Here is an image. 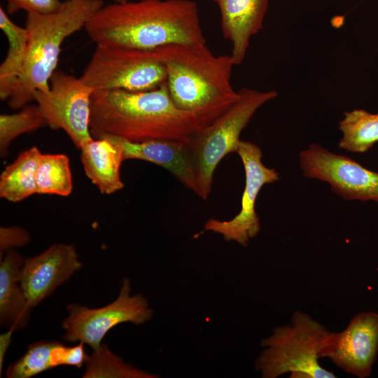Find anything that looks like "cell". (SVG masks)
I'll use <instances>...</instances> for the list:
<instances>
[{"label":"cell","mask_w":378,"mask_h":378,"mask_svg":"<svg viewBox=\"0 0 378 378\" xmlns=\"http://www.w3.org/2000/svg\"><path fill=\"white\" fill-rule=\"evenodd\" d=\"M96 44L155 50L204 43L198 7L192 0H139L104 6L84 27Z\"/></svg>","instance_id":"cell-1"},{"label":"cell","mask_w":378,"mask_h":378,"mask_svg":"<svg viewBox=\"0 0 378 378\" xmlns=\"http://www.w3.org/2000/svg\"><path fill=\"white\" fill-rule=\"evenodd\" d=\"M201 128L193 114L175 105L166 82L150 90H97L92 94L90 129L94 139L188 142Z\"/></svg>","instance_id":"cell-2"},{"label":"cell","mask_w":378,"mask_h":378,"mask_svg":"<svg viewBox=\"0 0 378 378\" xmlns=\"http://www.w3.org/2000/svg\"><path fill=\"white\" fill-rule=\"evenodd\" d=\"M163 62L175 105L193 114L202 127L224 113L238 99L231 84L230 55H215L204 43H176L155 49Z\"/></svg>","instance_id":"cell-3"},{"label":"cell","mask_w":378,"mask_h":378,"mask_svg":"<svg viewBox=\"0 0 378 378\" xmlns=\"http://www.w3.org/2000/svg\"><path fill=\"white\" fill-rule=\"evenodd\" d=\"M104 6L102 0H66L51 13H27L28 43L25 62L18 84L8 99L12 109L34 101L36 91L47 92L57 70L61 46L68 36L84 28Z\"/></svg>","instance_id":"cell-4"},{"label":"cell","mask_w":378,"mask_h":378,"mask_svg":"<svg viewBox=\"0 0 378 378\" xmlns=\"http://www.w3.org/2000/svg\"><path fill=\"white\" fill-rule=\"evenodd\" d=\"M329 333L308 314L296 311L289 324L276 327L262 340L263 350L255 359V368L263 378L286 373L290 378H335L318 362V351Z\"/></svg>","instance_id":"cell-5"},{"label":"cell","mask_w":378,"mask_h":378,"mask_svg":"<svg viewBox=\"0 0 378 378\" xmlns=\"http://www.w3.org/2000/svg\"><path fill=\"white\" fill-rule=\"evenodd\" d=\"M237 100L209 125L201 128L187 142L194 169L197 195L206 200L212 190L214 173L219 162L236 153L241 132L255 113L274 99V90L261 92L241 88Z\"/></svg>","instance_id":"cell-6"},{"label":"cell","mask_w":378,"mask_h":378,"mask_svg":"<svg viewBox=\"0 0 378 378\" xmlns=\"http://www.w3.org/2000/svg\"><path fill=\"white\" fill-rule=\"evenodd\" d=\"M80 78L94 91H146L166 82L167 74L155 50L96 45Z\"/></svg>","instance_id":"cell-7"},{"label":"cell","mask_w":378,"mask_h":378,"mask_svg":"<svg viewBox=\"0 0 378 378\" xmlns=\"http://www.w3.org/2000/svg\"><path fill=\"white\" fill-rule=\"evenodd\" d=\"M130 280L125 278L117 299L103 307L90 309L76 303L68 304L69 315L62 323L66 330L63 340L83 342L96 350L113 327L125 322L142 325L150 320L153 309L146 298L140 293L130 295Z\"/></svg>","instance_id":"cell-8"},{"label":"cell","mask_w":378,"mask_h":378,"mask_svg":"<svg viewBox=\"0 0 378 378\" xmlns=\"http://www.w3.org/2000/svg\"><path fill=\"white\" fill-rule=\"evenodd\" d=\"M94 90L80 78L56 70L47 92L36 91L34 101L52 130H64L78 148L91 140L90 103Z\"/></svg>","instance_id":"cell-9"},{"label":"cell","mask_w":378,"mask_h":378,"mask_svg":"<svg viewBox=\"0 0 378 378\" xmlns=\"http://www.w3.org/2000/svg\"><path fill=\"white\" fill-rule=\"evenodd\" d=\"M299 157L305 177L328 183L344 200L378 202V172L316 144L301 150Z\"/></svg>","instance_id":"cell-10"},{"label":"cell","mask_w":378,"mask_h":378,"mask_svg":"<svg viewBox=\"0 0 378 378\" xmlns=\"http://www.w3.org/2000/svg\"><path fill=\"white\" fill-rule=\"evenodd\" d=\"M244 165L246 183L241 197L240 211L229 220L210 218L204 225V231L223 235L227 241H235L242 246L260 230V219L255 211V202L262 186L279 179L274 168L267 167L262 162V151L256 144L240 140L236 152Z\"/></svg>","instance_id":"cell-11"},{"label":"cell","mask_w":378,"mask_h":378,"mask_svg":"<svg viewBox=\"0 0 378 378\" xmlns=\"http://www.w3.org/2000/svg\"><path fill=\"white\" fill-rule=\"evenodd\" d=\"M378 355V314L363 312L356 314L340 332L325 338L318 357L328 358L348 374L358 378L371 376Z\"/></svg>","instance_id":"cell-12"},{"label":"cell","mask_w":378,"mask_h":378,"mask_svg":"<svg viewBox=\"0 0 378 378\" xmlns=\"http://www.w3.org/2000/svg\"><path fill=\"white\" fill-rule=\"evenodd\" d=\"M82 267L72 244H53L38 255L24 258L19 280L30 307L38 304Z\"/></svg>","instance_id":"cell-13"},{"label":"cell","mask_w":378,"mask_h":378,"mask_svg":"<svg viewBox=\"0 0 378 378\" xmlns=\"http://www.w3.org/2000/svg\"><path fill=\"white\" fill-rule=\"evenodd\" d=\"M220 10L223 37L232 46L234 65L245 58L251 38L262 28L269 0H209Z\"/></svg>","instance_id":"cell-14"},{"label":"cell","mask_w":378,"mask_h":378,"mask_svg":"<svg viewBox=\"0 0 378 378\" xmlns=\"http://www.w3.org/2000/svg\"><path fill=\"white\" fill-rule=\"evenodd\" d=\"M116 138L122 147L124 160L137 159L159 165L185 187L197 193L195 176L187 142L174 140L131 142Z\"/></svg>","instance_id":"cell-15"},{"label":"cell","mask_w":378,"mask_h":378,"mask_svg":"<svg viewBox=\"0 0 378 378\" xmlns=\"http://www.w3.org/2000/svg\"><path fill=\"white\" fill-rule=\"evenodd\" d=\"M80 150L85 173L101 193L111 195L124 187L120 175L122 149L115 136L92 138Z\"/></svg>","instance_id":"cell-16"},{"label":"cell","mask_w":378,"mask_h":378,"mask_svg":"<svg viewBox=\"0 0 378 378\" xmlns=\"http://www.w3.org/2000/svg\"><path fill=\"white\" fill-rule=\"evenodd\" d=\"M84 343L67 346L57 341H38L31 344L26 352L6 371L8 378H29L59 365L80 368L85 363Z\"/></svg>","instance_id":"cell-17"},{"label":"cell","mask_w":378,"mask_h":378,"mask_svg":"<svg viewBox=\"0 0 378 378\" xmlns=\"http://www.w3.org/2000/svg\"><path fill=\"white\" fill-rule=\"evenodd\" d=\"M24 259L10 249L0 261V323L13 331L27 326L32 309L19 280Z\"/></svg>","instance_id":"cell-18"},{"label":"cell","mask_w":378,"mask_h":378,"mask_svg":"<svg viewBox=\"0 0 378 378\" xmlns=\"http://www.w3.org/2000/svg\"><path fill=\"white\" fill-rule=\"evenodd\" d=\"M0 28L6 35L8 47L0 65V98L8 99L13 94L22 74L27 49V29L15 24L0 7Z\"/></svg>","instance_id":"cell-19"},{"label":"cell","mask_w":378,"mask_h":378,"mask_svg":"<svg viewBox=\"0 0 378 378\" xmlns=\"http://www.w3.org/2000/svg\"><path fill=\"white\" fill-rule=\"evenodd\" d=\"M41 153L36 146L21 152L0 176V197L17 202L37 194L36 174Z\"/></svg>","instance_id":"cell-20"},{"label":"cell","mask_w":378,"mask_h":378,"mask_svg":"<svg viewBox=\"0 0 378 378\" xmlns=\"http://www.w3.org/2000/svg\"><path fill=\"white\" fill-rule=\"evenodd\" d=\"M342 137L339 147L351 153H365L378 141V113L363 109L345 112L340 122Z\"/></svg>","instance_id":"cell-21"},{"label":"cell","mask_w":378,"mask_h":378,"mask_svg":"<svg viewBox=\"0 0 378 378\" xmlns=\"http://www.w3.org/2000/svg\"><path fill=\"white\" fill-rule=\"evenodd\" d=\"M37 194L66 197L73 189L69 158L64 154H41L36 174Z\"/></svg>","instance_id":"cell-22"},{"label":"cell","mask_w":378,"mask_h":378,"mask_svg":"<svg viewBox=\"0 0 378 378\" xmlns=\"http://www.w3.org/2000/svg\"><path fill=\"white\" fill-rule=\"evenodd\" d=\"M83 378H155V374L137 369L113 354L106 343L87 355Z\"/></svg>","instance_id":"cell-23"},{"label":"cell","mask_w":378,"mask_h":378,"mask_svg":"<svg viewBox=\"0 0 378 378\" xmlns=\"http://www.w3.org/2000/svg\"><path fill=\"white\" fill-rule=\"evenodd\" d=\"M15 113L0 115V155L4 158L17 136L47 125L37 104H27Z\"/></svg>","instance_id":"cell-24"},{"label":"cell","mask_w":378,"mask_h":378,"mask_svg":"<svg viewBox=\"0 0 378 378\" xmlns=\"http://www.w3.org/2000/svg\"><path fill=\"white\" fill-rule=\"evenodd\" d=\"M7 13L11 15L19 10L27 13L48 14L57 10L62 2L59 0H6Z\"/></svg>","instance_id":"cell-25"},{"label":"cell","mask_w":378,"mask_h":378,"mask_svg":"<svg viewBox=\"0 0 378 378\" xmlns=\"http://www.w3.org/2000/svg\"><path fill=\"white\" fill-rule=\"evenodd\" d=\"M28 232L18 226L1 227L0 250L1 253L26 245L30 240Z\"/></svg>","instance_id":"cell-26"},{"label":"cell","mask_w":378,"mask_h":378,"mask_svg":"<svg viewBox=\"0 0 378 378\" xmlns=\"http://www.w3.org/2000/svg\"><path fill=\"white\" fill-rule=\"evenodd\" d=\"M13 332V330L9 329L8 331L0 335V374H1L2 372L4 356L11 342V336Z\"/></svg>","instance_id":"cell-27"},{"label":"cell","mask_w":378,"mask_h":378,"mask_svg":"<svg viewBox=\"0 0 378 378\" xmlns=\"http://www.w3.org/2000/svg\"><path fill=\"white\" fill-rule=\"evenodd\" d=\"M113 1L116 3H123V2L127 1L128 0H113Z\"/></svg>","instance_id":"cell-28"}]
</instances>
